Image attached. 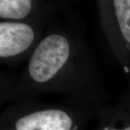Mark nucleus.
Returning a JSON list of instances; mask_svg holds the SVG:
<instances>
[{
  "label": "nucleus",
  "mask_w": 130,
  "mask_h": 130,
  "mask_svg": "<svg viewBox=\"0 0 130 130\" xmlns=\"http://www.w3.org/2000/svg\"><path fill=\"white\" fill-rule=\"evenodd\" d=\"M56 18L32 23L0 22V58H12L33 51L43 32Z\"/></svg>",
  "instance_id": "20e7f679"
},
{
  "label": "nucleus",
  "mask_w": 130,
  "mask_h": 130,
  "mask_svg": "<svg viewBox=\"0 0 130 130\" xmlns=\"http://www.w3.org/2000/svg\"><path fill=\"white\" fill-rule=\"evenodd\" d=\"M95 121L90 130H130V90L114 105L103 107Z\"/></svg>",
  "instance_id": "39448f33"
},
{
  "label": "nucleus",
  "mask_w": 130,
  "mask_h": 130,
  "mask_svg": "<svg viewBox=\"0 0 130 130\" xmlns=\"http://www.w3.org/2000/svg\"><path fill=\"white\" fill-rule=\"evenodd\" d=\"M103 32L117 60L130 70V0L96 2Z\"/></svg>",
  "instance_id": "7ed1b4c3"
},
{
  "label": "nucleus",
  "mask_w": 130,
  "mask_h": 130,
  "mask_svg": "<svg viewBox=\"0 0 130 130\" xmlns=\"http://www.w3.org/2000/svg\"><path fill=\"white\" fill-rule=\"evenodd\" d=\"M101 110L68 99L37 103L14 118L10 130H90V123L96 121Z\"/></svg>",
  "instance_id": "f03ea898"
},
{
  "label": "nucleus",
  "mask_w": 130,
  "mask_h": 130,
  "mask_svg": "<svg viewBox=\"0 0 130 130\" xmlns=\"http://www.w3.org/2000/svg\"><path fill=\"white\" fill-rule=\"evenodd\" d=\"M29 93L59 94L101 110L108 95L95 59L75 14H59L48 26L33 49L27 67Z\"/></svg>",
  "instance_id": "f257e3e1"
}]
</instances>
